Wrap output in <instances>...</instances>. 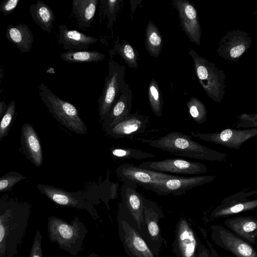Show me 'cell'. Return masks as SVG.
<instances>
[{"label": "cell", "instance_id": "cell-9", "mask_svg": "<svg viewBox=\"0 0 257 257\" xmlns=\"http://www.w3.org/2000/svg\"><path fill=\"white\" fill-rule=\"evenodd\" d=\"M211 240L220 248L235 257H257L254 248L248 242L230 230L218 224L209 226Z\"/></svg>", "mask_w": 257, "mask_h": 257}, {"label": "cell", "instance_id": "cell-33", "mask_svg": "<svg viewBox=\"0 0 257 257\" xmlns=\"http://www.w3.org/2000/svg\"><path fill=\"white\" fill-rule=\"evenodd\" d=\"M110 152L112 156L120 159L142 160L155 157L152 153L129 148L112 147Z\"/></svg>", "mask_w": 257, "mask_h": 257}, {"label": "cell", "instance_id": "cell-21", "mask_svg": "<svg viewBox=\"0 0 257 257\" xmlns=\"http://www.w3.org/2000/svg\"><path fill=\"white\" fill-rule=\"evenodd\" d=\"M97 40L77 30H70L66 25L59 26L58 43L67 51L86 50Z\"/></svg>", "mask_w": 257, "mask_h": 257}, {"label": "cell", "instance_id": "cell-28", "mask_svg": "<svg viewBox=\"0 0 257 257\" xmlns=\"http://www.w3.org/2000/svg\"><path fill=\"white\" fill-rule=\"evenodd\" d=\"M62 59L71 63H91L103 61L105 57L104 54L97 51H66L60 55Z\"/></svg>", "mask_w": 257, "mask_h": 257}, {"label": "cell", "instance_id": "cell-6", "mask_svg": "<svg viewBox=\"0 0 257 257\" xmlns=\"http://www.w3.org/2000/svg\"><path fill=\"white\" fill-rule=\"evenodd\" d=\"M126 67L111 59L108 62V74L98 99V114L101 121L120 95L129 88L124 79Z\"/></svg>", "mask_w": 257, "mask_h": 257}, {"label": "cell", "instance_id": "cell-24", "mask_svg": "<svg viewBox=\"0 0 257 257\" xmlns=\"http://www.w3.org/2000/svg\"><path fill=\"white\" fill-rule=\"evenodd\" d=\"M132 98V90L130 88L120 95L101 121L104 128L131 113Z\"/></svg>", "mask_w": 257, "mask_h": 257}, {"label": "cell", "instance_id": "cell-31", "mask_svg": "<svg viewBox=\"0 0 257 257\" xmlns=\"http://www.w3.org/2000/svg\"><path fill=\"white\" fill-rule=\"evenodd\" d=\"M148 95L152 111L157 116L161 117L162 115L163 99L160 88L155 78L150 81Z\"/></svg>", "mask_w": 257, "mask_h": 257}, {"label": "cell", "instance_id": "cell-2", "mask_svg": "<svg viewBox=\"0 0 257 257\" xmlns=\"http://www.w3.org/2000/svg\"><path fill=\"white\" fill-rule=\"evenodd\" d=\"M191 136L178 132H171L157 139H138L149 146L171 154L211 162H225L228 155L193 141Z\"/></svg>", "mask_w": 257, "mask_h": 257}, {"label": "cell", "instance_id": "cell-13", "mask_svg": "<svg viewBox=\"0 0 257 257\" xmlns=\"http://www.w3.org/2000/svg\"><path fill=\"white\" fill-rule=\"evenodd\" d=\"M118 179L123 183L132 182L151 191L155 182L160 179H171L177 175L146 170L133 164H123L116 169Z\"/></svg>", "mask_w": 257, "mask_h": 257}, {"label": "cell", "instance_id": "cell-16", "mask_svg": "<svg viewBox=\"0 0 257 257\" xmlns=\"http://www.w3.org/2000/svg\"><path fill=\"white\" fill-rule=\"evenodd\" d=\"M118 235L129 257H156L140 232L125 220L119 222Z\"/></svg>", "mask_w": 257, "mask_h": 257}, {"label": "cell", "instance_id": "cell-18", "mask_svg": "<svg viewBox=\"0 0 257 257\" xmlns=\"http://www.w3.org/2000/svg\"><path fill=\"white\" fill-rule=\"evenodd\" d=\"M149 117L136 111L121 118L113 124L105 127V134L114 139L130 138L145 132Z\"/></svg>", "mask_w": 257, "mask_h": 257}, {"label": "cell", "instance_id": "cell-19", "mask_svg": "<svg viewBox=\"0 0 257 257\" xmlns=\"http://www.w3.org/2000/svg\"><path fill=\"white\" fill-rule=\"evenodd\" d=\"M138 187L134 183H123L120 189V196L122 204L128 210L141 231L144 227V200L145 196L137 191Z\"/></svg>", "mask_w": 257, "mask_h": 257}, {"label": "cell", "instance_id": "cell-38", "mask_svg": "<svg viewBox=\"0 0 257 257\" xmlns=\"http://www.w3.org/2000/svg\"><path fill=\"white\" fill-rule=\"evenodd\" d=\"M10 38L17 44H22L24 41V36L20 28L12 27L9 31Z\"/></svg>", "mask_w": 257, "mask_h": 257}, {"label": "cell", "instance_id": "cell-30", "mask_svg": "<svg viewBox=\"0 0 257 257\" xmlns=\"http://www.w3.org/2000/svg\"><path fill=\"white\" fill-rule=\"evenodd\" d=\"M35 15L37 22L43 30L51 33L55 19L51 8L42 2H38L35 8Z\"/></svg>", "mask_w": 257, "mask_h": 257}, {"label": "cell", "instance_id": "cell-1", "mask_svg": "<svg viewBox=\"0 0 257 257\" xmlns=\"http://www.w3.org/2000/svg\"><path fill=\"white\" fill-rule=\"evenodd\" d=\"M32 205L6 194L0 197V257H15L29 224Z\"/></svg>", "mask_w": 257, "mask_h": 257}, {"label": "cell", "instance_id": "cell-20", "mask_svg": "<svg viewBox=\"0 0 257 257\" xmlns=\"http://www.w3.org/2000/svg\"><path fill=\"white\" fill-rule=\"evenodd\" d=\"M22 151L26 158L35 167L43 163V156L40 139L33 125L24 123L21 128L20 138Z\"/></svg>", "mask_w": 257, "mask_h": 257}, {"label": "cell", "instance_id": "cell-7", "mask_svg": "<svg viewBox=\"0 0 257 257\" xmlns=\"http://www.w3.org/2000/svg\"><path fill=\"white\" fill-rule=\"evenodd\" d=\"M36 188L43 195L55 203L62 206L85 210L94 220L100 217L94 204L86 197L84 191L69 192L55 186L44 184H38Z\"/></svg>", "mask_w": 257, "mask_h": 257}, {"label": "cell", "instance_id": "cell-8", "mask_svg": "<svg viewBox=\"0 0 257 257\" xmlns=\"http://www.w3.org/2000/svg\"><path fill=\"white\" fill-rule=\"evenodd\" d=\"M256 190L241 191L224 198L205 217V221L252 210L257 207Z\"/></svg>", "mask_w": 257, "mask_h": 257}, {"label": "cell", "instance_id": "cell-43", "mask_svg": "<svg viewBox=\"0 0 257 257\" xmlns=\"http://www.w3.org/2000/svg\"><path fill=\"white\" fill-rule=\"evenodd\" d=\"M7 108V107L5 102H0V120L5 113Z\"/></svg>", "mask_w": 257, "mask_h": 257}, {"label": "cell", "instance_id": "cell-12", "mask_svg": "<svg viewBox=\"0 0 257 257\" xmlns=\"http://www.w3.org/2000/svg\"><path fill=\"white\" fill-rule=\"evenodd\" d=\"M250 35L242 30L227 32L221 37L216 52L218 56L232 61H237L250 47Z\"/></svg>", "mask_w": 257, "mask_h": 257}, {"label": "cell", "instance_id": "cell-23", "mask_svg": "<svg viewBox=\"0 0 257 257\" xmlns=\"http://www.w3.org/2000/svg\"><path fill=\"white\" fill-rule=\"evenodd\" d=\"M224 224L231 231L248 243L254 244L257 237V219L250 216H236L226 219Z\"/></svg>", "mask_w": 257, "mask_h": 257}, {"label": "cell", "instance_id": "cell-25", "mask_svg": "<svg viewBox=\"0 0 257 257\" xmlns=\"http://www.w3.org/2000/svg\"><path fill=\"white\" fill-rule=\"evenodd\" d=\"M98 2V0L72 1L71 15L82 30H85L91 26Z\"/></svg>", "mask_w": 257, "mask_h": 257}, {"label": "cell", "instance_id": "cell-11", "mask_svg": "<svg viewBox=\"0 0 257 257\" xmlns=\"http://www.w3.org/2000/svg\"><path fill=\"white\" fill-rule=\"evenodd\" d=\"M215 179L212 175H201L194 177H177L171 179L157 180L153 184L151 191L159 196H166L172 194L175 196H181L187 191Z\"/></svg>", "mask_w": 257, "mask_h": 257}, {"label": "cell", "instance_id": "cell-35", "mask_svg": "<svg viewBox=\"0 0 257 257\" xmlns=\"http://www.w3.org/2000/svg\"><path fill=\"white\" fill-rule=\"evenodd\" d=\"M26 177L16 171H10L0 177V193L11 191L19 182Z\"/></svg>", "mask_w": 257, "mask_h": 257}, {"label": "cell", "instance_id": "cell-15", "mask_svg": "<svg viewBox=\"0 0 257 257\" xmlns=\"http://www.w3.org/2000/svg\"><path fill=\"white\" fill-rule=\"evenodd\" d=\"M191 136L200 140L229 148L239 150L243 143L257 135L256 128L246 130L226 128L220 132L203 134L191 132Z\"/></svg>", "mask_w": 257, "mask_h": 257}, {"label": "cell", "instance_id": "cell-26", "mask_svg": "<svg viewBox=\"0 0 257 257\" xmlns=\"http://www.w3.org/2000/svg\"><path fill=\"white\" fill-rule=\"evenodd\" d=\"M110 59L118 54L130 68L137 69L139 68V53L127 40L123 39L121 43L117 40L112 49L108 50Z\"/></svg>", "mask_w": 257, "mask_h": 257}, {"label": "cell", "instance_id": "cell-45", "mask_svg": "<svg viewBox=\"0 0 257 257\" xmlns=\"http://www.w3.org/2000/svg\"><path fill=\"white\" fill-rule=\"evenodd\" d=\"M226 257H230L229 256H228L227 255H226Z\"/></svg>", "mask_w": 257, "mask_h": 257}, {"label": "cell", "instance_id": "cell-39", "mask_svg": "<svg viewBox=\"0 0 257 257\" xmlns=\"http://www.w3.org/2000/svg\"><path fill=\"white\" fill-rule=\"evenodd\" d=\"M200 229L204 238L206 240V243L210 251L211 257H220L213 244L208 240L206 230L203 228H200Z\"/></svg>", "mask_w": 257, "mask_h": 257}, {"label": "cell", "instance_id": "cell-10", "mask_svg": "<svg viewBox=\"0 0 257 257\" xmlns=\"http://www.w3.org/2000/svg\"><path fill=\"white\" fill-rule=\"evenodd\" d=\"M201 242L191 222L181 217L175 229L172 251L176 257H196Z\"/></svg>", "mask_w": 257, "mask_h": 257}, {"label": "cell", "instance_id": "cell-3", "mask_svg": "<svg viewBox=\"0 0 257 257\" xmlns=\"http://www.w3.org/2000/svg\"><path fill=\"white\" fill-rule=\"evenodd\" d=\"M47 230L51 242L57 243L60 249L74 256L82 249L84 239L88 232L86 226L78 216L69 223L51 216L48 219Z\"/></svg>", "mask_w": 257, "mask_h": 257}, {"label": "cell", "instance_id": "cell-5", "mask_svg": "<svg viewBox=\"0 0 257 257\" xmlns=\"http://www.w3.org/2000/svg\"><path fill=\"white\" fill-rule=\"evenodd\" d=\"M41 88L42 99L58 122L77 135L87 134V126L75 105L60 98L45 85Z\"/></svg>", "mask_w": 257, "mask_h": 257}, {"label": "cell", "instance_id": "cell-29", "mask_svg": "<svg viewBox=\"0 0 257 257\" xmlns=\"http://www.w3.org/2000/svg\"><path fill=\"white\" fill-rule=\"evenodd\" d=\"M99 2L100 17L102 20L106 19V27L112 32V27L122 6L123 0H100Z\"/></svg>", "mask_w": 257, "mask_h": 257}, {"label": "cell", "instance_id": "cell-42", "mask_svg": "<svg viewBox=\"0 0 257 257\" xmlns=\"http://www.w3.org/2000/svg\"><path fill=\"white\" fill-rule=\"evenodd\" d=\"M130 4L131 5V21L133 20L134 14L136 11V8L138 6H140L142 4V1H133L131 0L130 1Z\"/></svg>", "mask_w": 257, "mask_h": 257}, {"label": "cell", "instance_id": "cell-40", "mask_svg": "<svg viewBox=\"0 0 257 257\" xmlns=\"http://www.w3.org/2000/svg\"><path fill=\"white\" fill-rule=\"evenodd\" d=\"M196 257H211L209 248L202 242L199 245Z\"/></svg>", "mask_w": 257, "mask_h": 257}, {"label": "cell", "instance_id": "cell-4", "mask_svg": "<svg viewBox=\"0 0 257 257\" xmlns=\"http://www.w3.org/2000/svg\"><path fill=\"white\" fill-rule=\"evenodd\" d=\"M188 53L193 61L196 78L205 92L214 101L221 103L226 87L224 71L194 50L190 48Z\"/></svg>", "mask_w": 257, "mask_h": 257}, {"label": "cell", "instance_id": "cell-44", "mask_svg": "<svg viewBox=\"0 0 257 257\" xmlns=\"http://www.w3.org/2000/svg\"><path fill=\"white\" fill-rule=\"evenodd\" d=\"M87 257H99V255L97 254H96L94 252H93L92 253H91V254H90L89 255H88Z\"/></svg>", "mask_w": 257, "mask_h": 257}, {"label": "cell", "instance_id": "cell-37", "mask_svg": "<svg viewBox=\"0 0 257 257\" xmlns=\"http://www.w3.org/2000/svg\"><path fill=\"white\" fill-rule=\"evenodd\" d=\"M42 235L39 229L36 231L28 257H43Z\"/></svg>", "mask_w": 257, "mask_h": 257}, {"label": "cell", "instance_id": "cell-17", "mask_svg": "<svg viewBox=\"0 0 257 257\" xmlns=\"http://www.w3.org/2000/svg\"><path fill=\"white\" fill-rule=\"evenodd\" d=\"M173 5L178 12L182 30L191 42L200 46L201 26L193 4L187 0H173Z\"/></svg>", "mask_w": 257, "mask_h": 257}, {"label": "cell", "instance_id": "cell-14", "mask_svg": "<svg viewBox=\"0 0 257 257\" xmlns=\"http://www.w3.org/2000/svg\"><path fill=\"white\" fill-rule=\"evenodd\" d=\"M140 168L160 173L197 175L208 172L206 166L200 162L181 159H166L162 161L143 162Z\"/></svg>", "mask_w": 257, "mask_h": 257}, {"label": "cell", "instance_id": "cell-36", "mask_svg": "<svg viewBox=\"0 0 257 257\" xmlns=\"http://www.w3.org/2000/svg\"><path fill=\"white\" fill-rule=\"evenodd\" d=\"M236 127L238 128L257 127V114L242 113L237 117Z\"/></svg>", "mask_w": 257, "mask_h": 257}, {"label": "cell", "instance_id": "cell-41", "mask_svg": "<svg viewBox=\"0 0 257 257\" xmlns=\"http://www.w3.org/2000/svg\"><path fill=\"white\" fill-rule=\"evenodd\" d=\"M19 0H10L7 2L4 5V9L5 11H11L16 8Z\"/></svg>", "mask_w": 257, "mask_h": 257}, {"label": "cell", "instance_id": "cell-34", "mask_svg": "<svg viewBox=\"0 0 257 257\" xmlns=\"http://www.w3.org/2000/svg\"><path fill=\"white\" fill-rule=\"evenodd\" d=\"M15 102L12 101L0 120V142L8 135L11 130L15 119Z\"/></svg>", "mask_w": 257, "mask_h": 257}, {"label": "cell", "instance_id": "cell-32", "mask_svg": "<svg viewBox=\"0 0 257 257\" xmlns=\"http://www.w3.org/2000/svg\"><path fill=\"white\" fill-rule=\"evenodd\" d=\"M188 113L191 118L197 123H204L207 117V110L205 104L195 97H191L186 102Z\"/></svg>", "mask_w": 257, "mask_h": 257}, {"label": "cell", "instance_id": "cell-27", "mask_svg": "<svg viewBox=\"0 0 257 257\" xmlns=\"http://www.w3.org/2000/svg\"><path fill=\"white\" fill-rule=\"evenodd\" d=\"M145 45L150 56L158 58L162 51L163 39L158 27L151 20L147 25Z\"/></svg>", "mask_w": 257, "mask_h": 257}, {"label": "cell", "instance_id": "cell-22", "mask_svg": "<svg viewBox=\"0 0 257 257\" xmlns=\"http://www.w3.org/2000/svg\"><path fill=\"white\" fill-rule=\"evenodd\" d=\"M164 217L162 210L154 201L144 200V226L145 225L151 240L154 242H162L159 221Z\"/></svg>", "mask_w": 257, "mask_h": 257}]
</instances>
